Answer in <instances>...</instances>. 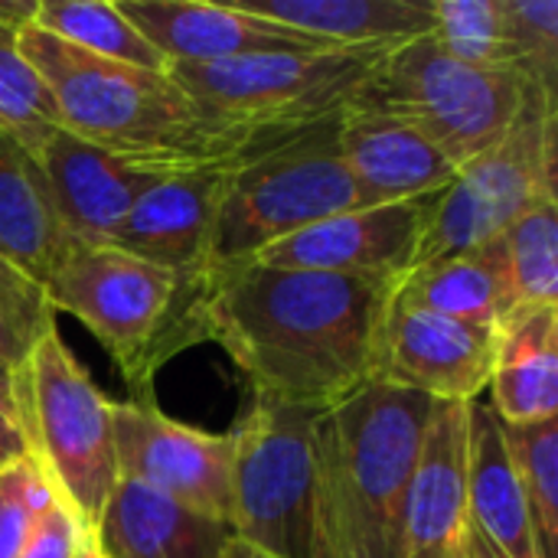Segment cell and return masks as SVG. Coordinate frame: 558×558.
Segmentation results:
<instances>
[{
	"label": "cell",
	"mask_w": 558,
	"mask_h": 558,
	"mask_svg": "<svg viewBox=\"0 0 558 558\" xmlns=\"http://www.w3.org/2000/svg\"><path fill=\"white\" fill-rule=\"evenodd\" d=\"M386 49L268 52L203 65H170L167 75L203 108L268 131L320 124L353 101Z\"/></svg>",
	"instance_id": "cell-9"
},
{
	"label": "cell",
	"mask_w": 558,
	"mask_h": 558,
	"mask_svg": "<svg viewBox=\"0 0 558 558\" xmlns=\"http://www.w3.org/2000/svg\"><path fill=\"white\" fill-rule=\"evenodd\" d=\"M435 409L428 396L366 383L317 415L311 558H402Z\"/></svg>",
	"instance_id": "cell-3"
},
{
	"label": "cell",
	"mask_w": 558,
	"mask_h": 558,
	"mask_svg": "<svg viewBox=\"0 0 558 558\" xmlns=\"http://www.w3.org/2000/svg\"><path fill=\"white\" fill-rule=\"evenodd\" d=\"M49 330H56V311L46 288L0 255V373L10 379L13 396H20L26 363Z\"/></svg>",
	"instance_id": "cell-29"
},
{
	"label": "cell",
	"mask_w": 558,
	"mask_h": 558,
	"mask_svg": "<svg viewBox=\"0 0 558 558\" xmlns=\"http://www.w3.org/2000/svg\"><path fill=\"white\" fill-rule=\"evenodd\" d=\"M494 353V330L415 307L392 291L376 330L369 383L468 405L487 392Z\"/></svg>",
	"instance_id": "cell-11"
},
{
	"label": "cell",
	"mask_w": 558,
	"mask_h": 558,
	"mask_svg": "<svg viewBox=\"0 0 558 558\" xmlns=\"http://www.w3.org/2000/svg\"><path fill=\"white\" fill-rule=\"evenodd\" d=\"M36 7H39V0H0V26H7L13 33L33 26Z\"/></svg>",
	"instance_id": "cell-35"
},
{
	"label": "cell",
	"mask_w": 558,
	"mask_h": 558,
	"mask_svg": "<svg viewBox=\"0 0 558 558\" xmlns=\"http://www.w3.org/2000/svg\"><path fill=\"white\" fill-rule=\"evenodd\" d=\"M33 26L105 62L147 72L170 69V62L121 16V10L105 0H39Z\"/></svg>",
	"instance_id": "cell-25"
},
{
	"label": "cell",
	"mask_w": 558,
	"mask_h": 558,
	"mask_svg": "<svg viewBox=\"0 0 558 558\" xmlns=\"http://www.w3.org/2000/svg\"><path fill=\"white\" fill-rule=\"evenodd\" d=\"M507 265L520 307L558 304V199H539L507 232Z\"/></svg>",
	"instance_id": "cell-27"
},
{
	"label": "cell",
	"mask_w": 558,
	"mask_h": 558,
	"mask_svg": "<svg viewBox=\"0 0 558 558\" xmlns=\"http://www.w3.org/2000/svg\"><path fill=\"white\" fill-rule=\"evenodd\" d=\"M487 392L504 425L558 418V304L510 314L497 333Z\"/></svg>",
	"instance_id": "cell-21"
},
{
	"label": "cell",
	"mask_w": 558,
	"mask_h": 558,
	"mask_svg": "<svg viewBox=\"0 0 558 558\" xmlns=\"http://www.w3.org/2000/svg\"><path fill=\"white\" fill-rule=\"evenodd\" d=\"M435 199L438 193L405 203L337 213L288 239L271 242L252 262L275 265V268L402 281L415 268L418 245L428 229Z\"/></svg>",
	"instance_id": "cell-13"
},
{
	"label": "cell",
	"mask_w": 558,
	"mask_h": 558,
	"mask_svg": "<svg viewBox=\"0 0 558 558\" xmlns=\"http://www.w3.org/2000/svg\"><path fill=\"white\" fill-rule=\"evenodd\" d=\"M16 43L69 134L157 173L242 160L304 131H268L216 114L167 72L95 59L36 26L20 29Z\"/></svg>",
	"instance_id": "cell-2"
},
{
	"label": "cell",
	"mask_w": 558,
	"mask_h": 558,
	"mask_svg": "<svg viewBox=\"0 0 558 558\" xmlns=\"http://www.w3.org/2000/svg\"><path fill=\"white\" fill-rule=\"evenodd\" d=\"M52 497L56 490L33 454L0 468V558H16L23 553L36 517Z\"/></svg>",
	"instance_id": "cell-32"
},
{
	"label": "cell",
	"mask_w": 558,
	"mask_h": 558,
	"mask_svg": "<svg viewBox=\"0 0 558 558\" xmlns=\"http://www.w3.org/2000/svg\"><path fill=\"white\" fill-rule=\"evenodd\" d=\"M556 95L526 82V98L510 131L464 163L448 190L438 193L415 268L471 252L504 235L539 199H556Z\"/></svg>",
	"instance_id": "cell-8"
},
{
	"label": "cell",
	"mask_w": 558,
	"mask_h": 558,
	"mask_svg": "<svg viewBox=\"0 0 558 558\" xmlns=\"http://www.w3.org/2000/svg\"><path fill=\"white\" fill-rule=\"evenodd\" d=\"M0 379H3V383H7V386H10V379H7V376H3V373H0ZM10 389H13V386H10Z\"/></svg>",
	"instance_id": "cell-39"
},
{
	"label": "cell",
	"mask_w": 558,
	"mask_h": 558,
	"mask_svg": "<svg viewBox=\"0 0 558 558\" xmlns=\"http://www.w3.org/2000/svg\"><path fill=\"white\" fill-rule=\"evenodd\" d=\"M121 16L170 62L203 65L268 52H327L340 49L275 20L245 13L235 3L199 0H114Z\"/></svg>",
	"instance_id": "cell-14"
},
{
	"label": "cell",
	"mask_w": 558,
	"mask_h": 558,
	"mask_svg": "<svg viewBox=\"0 0 558 558\" xmlns=\"http://www.w3.org/2000/svg\"><path fill=\"white\" fill-rule=\"evenodd\" d=\"M92 539L105 558H222L232 526L118 477Z\"/></svg>",
	"instance_id": "cell-19"
},
{
	"label": "cell",
	"mask_w": 558,
	"mask_h": 558,
	"mask_svg": "<svg viewBox=\"0 0 558 558\" xmlns=\"http://www.w3.org/2000/svg\"><path fill=\"white\" fill-rule=\"evenodd\" d=\"M523 98L520 72L468 65L425 33L386 49L347 108L412 124L461 170L510 131Z\"/></svg>",
	"instance_id": "cell-6"
},
{
	"label": "cell",
	"mask_w": 558,
	"mask_h": 558,
	"mask_svg": "<svg viewBox=\"0 0 558 558\" xmlns=\"http://www.w3.org/2000/svg\"><path fill=\"white\" fill-rule=\"evenodd\" d=\"M69 245L39 167L0 131V255L43 284Z\"/></svg>",
	"instance_id": "cell-24"
},
{
	"label": "cell",
	"mask_w": 558,
	"mask_h": 558,
	"mask_svg": "<svg viewBox=\"0 0 558 558\" xmlns=\"http://www.w3.org/2000/svg\"><path fill=\"white\" fill-rule=\"evenodd\" d=\"M59 128L62 118L46 82L20 52L16 33L0 26V131L33 157Z\"/></svg>",
	"instance_id": "cell-28"
},
{
	"label": "cell",
	"mask_w": 558,
	"mask_h": 558,
	"mask_svg": "<svg viewBox=\"0 0 558 558\" xmlns=\"http://www.w3.org/2000/svg\"><path fill=\"white\" fill-rule=\"evenodd\" d=\"M500 7L510 36L513 72L556 95L558 3L556 0H500Z\"/></svg>",
	"instance_id": "cell-31"
},
{
	"label": "cell",
	"mask_w": 558,
	"mask_h": 558,
	"mask_svg": "<svg viewBox=\"0 0 558 558\" xmlns=\"http://www.w3.org/2000/svg\"><path fill=\"white\" fill-rule=\"evenodd\" d=\"M468 405L438 402L405 513L402 558H468Z\"/></svg>",
	"instance_id": "cell-17"
},
{
	"label": "cell",
	"mask_w": 558,
	"mask_h": 558,
	"mask_svg": "<svg viewBox=\"0 0 558 558\" xmlns=\"http://www.w3.org/2000/svg\"><path fill=\"white\" fill-rule=\"evenodd\" d=\"M317 415L252 396L232 432V536L271 558H311Z\"/></svg>",
	"instance_id": "cell-10"
},
{
	"label": "cell",
	"mask_w": 558,
	"mask_h": 558,
	"mask_svg": "<svg viewBox=\"0 0 558 558\" xmlns=\"http://www.w3.org/2000/svg\"><path fill=\"white\" fill-rule=\"evenodd\" d=\"M468 558H507L487 536H481L474 526L468 530Z\"/></svg>",
	"instance_id": "cell-36"
},
{
	"label": "cell",
	"mask_w": 558,
	"mask_h": 558,
	"mask_svg": "<svg viewBox=\"0 0 558 558\" xmlns=\"http://www.w3.org/2000/svg\"><path fill=\"white\" fill-rule=\"evenodd\" d=\"M235 7L340 49H392L435 26V0H258Z\"/></svg>",
	"instance_id": "cell-23"
},
{
	"label": "cell",
	"mask_w": 558,
	"mask_h": 558,
	"mask_svg": "<svg viewBox=\"0 0 558 558\" xmlns=\"http://www.w3.org/2000/svg\"><path fill=\"white\" fill-rule=\"evenodd\" d=\"M16 402L23 409L29 454L85 533H95L118 484L114 402L98 392L69 353L59 327L36 343Z\"/></svg>",
	"instance_id": "cell-7"
},
{
	"label": "cell",
	"mask_w": 558,
	"mask_h": 558,
	"mask_svg": "<svg viewBox=\"0 0 558 558\" xmlns=\"http://www.w3.org/2000/svg\"><path fill=\"white\" fill-rule=\"evenodd\" d=\"M432 39L468 65L513 69L500 0H435Z\"/></svg>",
	"instance_id": "cell-30"
},
{
	"label": "cell",
	"mask_w": 558,
	"mask_h": 558,
	"mask_svg": "<svg viewBox=\"0 0 558 558\" xmlns=\"http://www.w3.org/2000/svg\"><path fill=\"white\" fill-rule=\"evenodd\" d=\"M75 558H105L98 553V546H95V539H92V533H85V539H82V546H78V553Z\"/></svg>",
	"instance_id": "cell-38"
},
{
	"label": "cell",
	"mask_w": 558,
	"mask_h": 558,
	"mask_svg": "<svg viewBox=\"0 0 558 558\" xmlns=\"http://www.w3.org/2000/svg\"><path fill=\"white\" fill-rule=\"evenodd\" d=\"M504 438L530 507L539 558L558 546V418L543 425H504Z\"/></svg>",
	"instance_id": "cell-26"
},
{
	"label": "cell",
	"mask_w": 558,
	"mask_h": 558,
	"mask_svg": "<svg viewBox=\"0 0 558 558\" xmlns=\"http://www.w3.org/2000/svg\"><path fill=\"white\" fill-rule=\"evenodd\" d=\"M59 222L72 242L111 245L134 199L163 173L128 163L65 128L52 131L33 154ZM173 173V170H170Z\"/></svg>",
	"instance_id": "cell-16"
},
{
	"label": "cell",
	"mask_w": 558,
	"mask_h": 558,
	"mask_svg": "<svg viewBox=\"0 0 558 558\" xmlns=\"http://www.w3.org/2000/svg\"><path fill=\"white\" fill-rule=\"evenodd\" d=\"M82 539H85V526L59 497H52L36 517L23 543V553L16 558H75Z\"/></svg>",
	"instance_id": "cell-33"
},
{
	"label": "cell",
	"mask_w": 558,
	"mask_h": 558,
	"mask_svg": "<svg viewBox=\"0 0 558 558\" xmlns=\"http://www.w3.org/2000/svg\"><path fill=\"white\" fill-rule=\"evenodd\" d=\"M396 284L245 262L206 278L199 333L232 356L252 396L327 412L369 383Z\"/></svg>",
	"instance_id": "cell-1"
},
{
	"label": "cell",
	"mask_w": 558,
	"mask_h": 558,
	"mask_svg": "<svg viewBox=\"0 0 558 558\" xmlns=\"http://www.w3.org/2000/svg\"><path fill=\"white\" fill-rule=\"evenodd\" d=\"M340 118L343 111L229 170L209 232L206 278L252 262L271 242L320 219L360 209L356 183L340 154Z\"/></svg>",
	"instance_id": "cell-5"
},
{
	"label": "cell",
	"mask_w": 558,
	"mask_h": 558,
	"mask_svg": "<svg viewBox=\"0 0 558 558\" xmlns=\"http://www.w3.org/2000/svg\"><path fill=\"white\" fill-rule=\"evenodd\" d=\"M56 314L75 317L144 396L167 360L203 343L199 284L114 245L72 242L43 281Z\"/></svg>",
	"instance_id": "cell-4"
},
{
	"label": "cell",
	"mask_w": 558,
	"mask_h": 558,
	"mask_svg": "<svg viewBox=\"0 0 558 558\" xmlns=\"http://www.w3.org/2000/svg\"><path fill=\"white\" fill-rule=\"evenodd\" d=\"M396 294L415 307L500 333L517 311L504 235L409 271L396 284Z\"/></svg>",
	"instance_id": "cell-22"
},
{
	"label": "cell",
	"mask_w": 558,
	"mask_h": 558,
	"mask_svg": "<svg viewBox=\"0 0 558 558\" xmlns=\"http://www.w3.org/2000/svg\"><path fill=\"white\" fill-rule=\"evenodd\" d=\"M468 520L507 558H539L530 507L490 402H468Z\"/></svg>",
	"instance_id": "cell-20"
},
{
	"label": "cell",
	"mask_w": 558,
	"mask_h": 558,
	"mask_svg": "<svg viewBox=\"0 0 558 558\" xmlns=\"http://www.w3.org/2000/svg\"><path fill=\"white\" fill-rule=\"evenodd\" d=\"M340 154L356 183L360 209L435 196L458 173L425 134L379 111H343Z\"/></svg>",
	"instance_id": "cell-18"
},
{
	"label": "cell",
	"mask_w": 558,
	"mask_h": 558,
	"mask_svg": "<svg viewBox=\"0 0 558 558\" xmlns=\"http://www.w3.org/2000/svg\"><path fill=\"white\" fill-rule=\"evenodd\" d=\"M255 157V154H252ZM248 160V157H242ZM229 163H206L157 177L131 206L111 245L206 288V252Z\"/></svg>",
	"instance_id": "cell-15"
},
{
	"label": "cell",
	"mask_w": 558,
	"mask_h": 558,
	"mask_svg": "<svg viewBox=\"0 0 558 558\" xmlns=\"http://www.w3.org/2000/svg\"><path fill=\"white\" fill-rule=\"evenodd\" d=\"M26 454H29V438H26L23 409L13 396V389L0 379V468L20 461Z\"/></svg>",
	"instance_id": "cell-34"
},
{
	"label": "cell",
	"mask_w": 558,
	"mask_h": 558,
	"mask_svg": "<svg viewBox=\"0 0 558 558\" xmlns=\"http://www.w3.org/2000/svg\"><path fill=\"white\" fill-rule=\"evenodd\" d=\"M118 477H131L203 517L232 526L235 441L180 425L150 402L111 405Z\"/></svg>",
	"instance_id": "cell-12"
},
{
	"label": "cell",
	"mask_w": 558,
	"mask_h": 558,
	"mask_svg": "<svg viewBox=\"0 0 558 558\" xmlns=\"http://www.w3.org/2000/svg\"><path fill=\"white\" fill-rule=\"evenodd\" d=\"M222 558H271V556L232 536V539H229V546H226V556H222Z\"/></svg>",
	"instance_id": "cell-37"
}]
</instances>
